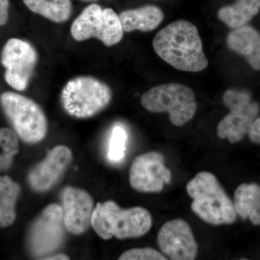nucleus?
I'll return each mask as SVG.
<instances>
[{
	"mask_svg": "<svg viewBox=\"0 0 260 260\" xmlns=\"http://www.w3.org/2000/svg\"><path fill=\"white\" fill-rule=\"evenodd\" d=\"M153 45L157 55L178 70L198 73L208 67L198 28L187 20L164 27L155 35Z\"/></svg>",
	"mask_w": 260,
	"mask_h": 260,
	"instance_id": "obj_1",
	"label": "nucleus"
},
{
	"mask_svg": "<svg viewBox=\"0 0 260 260\" xmlns=\"http://www.w3.org/2000/svg\"><path fill=\"white\" fill-rule=\"evenodd\" d=\"M91 225L99 237L109 240L143 237L152 226V216L141 207L122 209L112 200L98 203L94 208Z\"/></svg>",
	"mask_w": 260,
	"mask_h": 260,
	"instance_id": "obj_2",
	"label": "nucleus"
},
{
	"mask_svg": "<svg viewBox=\"0 0 260 260\" xmlns=\"http://www.w3.org/2000/svg\"><path fill=\"white\" fill-rule=\"evenodd\" d=\"M186 191L193 199L191 209L206 223L229 225L237 220L234 203L211 173H198L188 183Z\"/></svg>",
	"mask_w": 260,
	"mask_h": 260,
	"instance_id": "obj_3",
	"label": "nucleus"
},
{
	"mask_svg": "<svg viewBox=\"0 0 260 260\" xmlns=\"http://www.w3.org/2000/svg\"><path fill=\"white\" fill-rule=\"evenodd\" d=\"M112 98V90L107 85L88 76L70 80L61 93L65 112L78 119H86L99 114L110 104Z\"/></svg>",
	"mask_w": 260,
	"mask_h": 260,
	"instance_id": "obj_4",
	"label": "nucleus"
},
{
	"mask_svg": "<svg viewBox=\"0 0 260 260\" xmlns=\"http://www.w3.org/2000/svg\"><path fill=\"white\" fill-rule=\"evenodd\" d=\"M142 106L153 113H169L174 125L181 126L194 116L197 109L194 91L178 83L164 84L150 88L141 97Z\"/></svg>",
	"mask_w": 260,
	"mask_h": 260,
	"instance_id": "obj_5",
	"label": "nucleus"
},
{
	"mask_svg": "<svg viewBox=\"0 0 260 260\" xmlns=\"http://www.w3.org/2000/svg\"><path fill=\"white\" fill-rule=\"evenodd\" d=\"M0 101L5 115L20 139L29 144L44 139L47 133V117L37 103L11 92L3 93Z\"/></svg>",
	"mask_w": 260,
	"mask_h": 260,
	"instance_id": "obj_6",
	"label": "nucleus"
},
{
	"mask_svg": "<svg viewBox=\"0 0 260 260\" xmlns=\"http://www.w3.org/2000/svg\"><path fill=\"white\" fill-rule=\"evenodd\" d=\"M71 34L78 42L96 38L104 45L112 47L121 42L124 29L119 15L114 10L102 9L99 5L91 4L75 19Z\"/></svg>",
	"mask_w": 260,
	"mask_h": 260,
	"instance_id": "obj_7",
	"label": "nucleus"
},
{
	"mask_svg": "<svg viewBox=\"0 0 260 260\" xmlns=\"http://www.w3.org/2000/svg\"><path fill=\"white\" fill-rule=\"evenodd\" d=\"M224 105L230 110L220 121L217 128L218 136L231 143L240 141L249 132L259 112V105L252 102L248 92L228 90L223 98Z\"/></svg>",
	"mask_w": 260,
	"mask_h": 260,
	"instance_id": "obj_8",
	"label": "nucleus"
},
{
	"mask_svg": "<svg viewBox=\"0 0 260 260\" xmlns=\"http://www.w3.org/2000/svg\"><path fill=\"white\" fill-rule=\"evenodd\" d=\"M62 208L51 204L34 220L28 234L29 249L34 256L50 254L62 244L64 239Z\"/></svg>",
	"mask_w": 260,
	"mask_h": 260,
	"instance_id": "obj_9",
	"label": "nucleus"
},
{
	"mask_svg": "<svg viewBox=\"0 0 260 260\" xmlns=\"http://www.w3.org/2000/svg\"><path fill=\"white\" fill-rule=\"evenodd\" d=\"M1 61L8 85L20 91L25 90L37 62V53L34 47L20 39H10L3 48Z\"/></svg>",
	"mask_w": 260,
	"mask_h": 260,
	"instance_id": "obj_10",
	"label": "nucleus"
},
{
	"mask_svg": "<svg viewBox=\"0 0 260 260\" xmlns=\"http://www.w3.org/2000/svg\"><path fill=\"white\" fill-rule=\"evenodd\" d=\"M171 180L172 173L166 167L164 155L158 152L140 155L130 167V185L139 192H160Z\"/></svg>",
	"mask_w": 260,
	"mask_h": 260,
	"instance_id": "obj_11",
	"label": "nucleus"
},
{
	"mask_svg": "<svg viewBox=\"0 0 260 260\" xmlns=\"http://www.w3.org/2000/svg\"><path fill=\"white\" fill-rule=\"evenodd\" d=\"M160 250L172 260H194L198 255V244L190 226L182 219L168 221L157 237Z\"/></svg>",
	"mask_w": 260,
	"mask_h": 260,
	"instance_id": "obj_12",
	"label": "nucleus"
},
{
	"mask_svg": "<svg viewBox=\"0 0 260 260\" xmlns=\"http://www.w3.org/2000/svg\"><path fill=\"white\" fill-rule=\"evenodd\" d=\"M73 160L68 147L58 145L51 149L47 157L35 166L28 176L29 185L37 192H45L56 185Z\"/></svg>",
	"mask_w": 260,
	"mask_h": 260,
	"instance_id": "obj_13",
	"label": "nucleus"
},
{
	"mask_svg": "<svg viewBox=\"0 0 260 260\" xmlns=\"http://www.w3.org/2000/svg\"><path fill=\"white\" fill-rule=\"evenodd\" d=\"M63 221L71 234L80 235L91 225L93 200L86 191L68 186L61 193Z\"/></svg>",
	"mask_w": 260,
	"mask_h": 260,
	"instance_id": "obj_14",
	"label": "nucleus"
},
{
	"mask_svg": "<svg viewBox=\"0 0 260 260\" xmlns=\"http://www.w3.org/2000/svg\"><path fill=\"white\" fill-rule=\"evenodd\" d=\"M227 44L232 50L245 56L254 69L260 70V35L249 25L235 28L229 34Z\"/></svg>",
	"mask_w": 260,
	"mask_h": 260,
	"instance_id": "obj_15",
	"label": "nucleus"
},
{
	"mask_svg": "<svg viewBox=\"0 0 260 260\" xmlns=\"http://www.w3.org/2000/svg\"><path fill=\"white\" fill-rule=\"evenodd\" d=\"M124 31H151L162 23L164 12L155 5L125 10L119 15Z\"/></svg>",
	"mask_w": 260,
	"mask_h": 260,
	"instance_id": "obj_16",
	"label": "nucleus"
},
{
	"mask_svg": "<svg viewBox=\"0 0 260 260\" xmlns=\"http://www.w3.org/2000/svg\"><path fill=\"white\" fill-rule=\"evenodd\" d=\"M234 208L237 215L249 218L254 225H260V186L242 184L234 192Z\"/></svg>",
	"mask_w": 260,
	"mask_h": 260,
	"instance_id": "obj_17",
	"label": "nucleus"
},
{
	"mask_svg": "<svg viewBox=\"0 0 260 260\" xmlns=\"http://www.w3.org/2000/svg\"><path fill=\"white\" fill-rule=\"evenodd\" d=\"M260 10V0H237L234 4L226 5L219 10L218 16L232 28L245 25Z\"/></svg>",
	"mask_w": 260,
	"mask_h": 260,
	"instance_id": "obj_18",
	"label": "nucleus"
},
{
	"mask_svg": "<svg viewBox=\"0 0 260 260\" xmlns=\"http://www.w3.org/2000/svg\"><path fill=\"white\" fill-rule=\"evenodd\" d=\"M21 192L18 183L8 176L0 177V227L7 228L16 218L15 205Z\"/></svg>",
	"mask_w": 260,
	"mask_h": 260,
	"instance_id": "obj_19",
	"label": "nucleus"
},
{
	"mask_svg": "<svg viewBox=\"0 0 260 260\" xmlns=\"http://www.w3.org/2000/svg\"><path fill=\"white\" fill-rule=\"evenodd\" d=\"M23 3L32 13L55 23L66 21L72 13L70 0H23Z\"/></svg>",
	"mask_w": 260,
	"mask_h": 260,
	"instance_id": "obj_20",
	"label": "nucleus"
},
{
	"mask_svg": "<svg viewBox=\"0 0 260 260\" xmlns=\"http://www.w3.org/2000/svg\"><path fill=\"white\" fill-rule=\"evenodd\" d=\"M19 148L18 135L15 132L9 128H0V172L11 167Z\"/></svg>",
	"mask_w": 260,
	"mask_h": 260,
	"instance_id": "obj_21",
	"label": "nucleus"
},
{
	"mask_svg": "<svg viewBox=\"0 0 260 260\" xmlns=\"http://www.w3.org/2000/svg\"><path fill=\"white\" fill-rule=\"evenodd\" d=\"M128 135L121 125H114L111 132L108 147V158L112 162H119L124 158Z\"/></svg>",
	"mask_w": 260,
	"mask_h": 260,
	"instance_id": "obj_22",
	"label": "nucleus"
},
{
	"mask_svg": "<svg viewBox=\"0 0 260 260\" xmlns=\"http://www.w3.org/2000/svg\"><path fill=\"white\" fill-rule=\"evenodd\" d=\"M119 260H167V258L151 248H139L124 251Z\"/></svg>",
	"mask_w": 260,
	"mask_h": 260,
	"instance_id": "obj_23",
	"label": "nucleus"
},
{
	"mask_svg": "<svg viewBox=\"0 0 260 260\" xmlns=\"http://www.w3.org/2000/svg\"><path fill=\"white\" fill-rule=\"evenodd\" d=\"M248 133L251 141L260 144V118L254 120Z\"/></svg>",
	"mask_w": 260,
	"mask_h": 260,
	"instance_id": "obj_24",
	"label": "nucleus"
},
{
	"mask_svg": "<svg viewBox=\"0 0 260 260\" xmlns=\"http://www.w3.org/2000/svg\"><path fill=\"white\" fill-rule=\"evenodd\" d=\"M8 0H0V25H4L8 20Z\"/></svg>",
	"mask_w": 260,
	"mask_h": 260,
	"instance_id": "obj_25",
	"label": "nucleus"
},
{
	"mask_svg": "<svg viewBox=\"0 0 260 260\" xmlns=\"http://www.w3.org/2000/svg\"><path fill=\"white\" fill-rule=\"evenodd\" d=\"M41 259L46 260H68L70 259L69 256L66 255L64 254H48V255L44 256L43 258H41Z\"/></svg>",
	"mask_w": 260,
	"mask_h": 260,
	"instance_id": "obj_26",
	"label": "nucleus"
},
{
	"mask_svg": "<svg viewBox=\"0 0 260 260\" xmlns=\"http://www.w3.org/2000/svg\"><path fill=\"white\" fill-rule=\"evenodd\" d=\"M82 1H85V2H95V1H97V0H82Z\"/></svg>",
	"mask_w": 260,
	"mask_h": 260,
	"instance_id": "obj_27",
	"label": "nucleus"
}]
</instances>
